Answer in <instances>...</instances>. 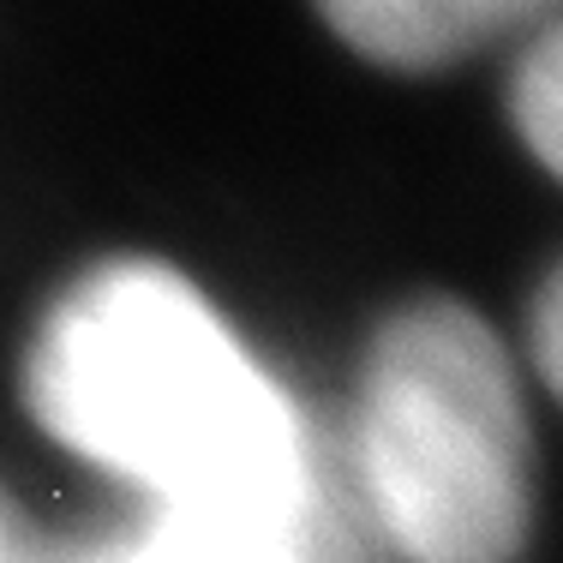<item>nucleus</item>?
I'll return each mask as SVG.
<instances>
[{
  "mask_svg": "<svg viewBox=\"0 0 563 563\" xmlns=\"http://www.w3.org/2000/svg\"><path fill=\"white\" fill-rule=\"evenodd\" d=\"M31 408L73 455L139 486L156 516L306 528L312 450L276 378L163 264H109L48 312Z\"/></svg>",
  "mask_w": 563,
  "mask_h": 563,
  "instance_id": "f257e3e1",
  "label": "nucleus"
},
{
  "mask_svg": "<svg viewBox=\"0 0 563 563\" xmlns=\"http://www.w3.org/2000/svg\"><path fill=\"white\" fill-rule=\"evenodd\" d=\"M372 521L408 563H509L528 540V413L504 342L426 300L372 342L354 408Z\"/></svg>",
  "mask_w": 563,
  "mask_h": 563,
  "instance_id": "f03ea898",
  "label": "nucleus"
},
{
  "mask_svg": "<svg viewBox=\"0 0 563 563\" xmlns=\"http://www.w3.org/2000/svg\"><path fill=\"white\" fill-rule=\"evenodd\" d=\"M545 0H324L330 24L372 60L438 66L521 24Z\"/></svg>",
  "mask_w": 563,
  "mask_h": 563,
  "instance_id": "7ed1b4c3",
  "label": "nucleus"
},
{
  "mask_svg": "<svg viewBox=\"0 0 563 563\" xmlns=\"http://www.w3.org/2000/svg\"><path fill=\"white\" fill-rule=\"evenodd\" d=\"M126 563H312V540L276 521L156 516L151 533L126 540Z\"/></svg>",
  "mask_w": 563,
  "mask_h": 563,
  "instance_id": "20e7f679",
  "label": "nucleus"
},
{
  "mask_svg": "<svg viewBox=\"0 0 563 563\" xmlns=\"http://www.w3.org/2000/svg\"><path fill=\"white\" fill-rule=\"evenodd\" d=\"M516 126L528 151L552 174H563V24L533 43V55L516 73Z\"/></svg>",
  "mask_w": 563,
  "mask_h": 563,
  "instance_id": "39448f33",
  "label": "nucleus"
},
{
  "mask_svg": "<svg viewBox=\"0 0 563 563\" xmlns=\"http://www.w3.org/2000/svg\"><path fill=\"white\" fill-rule=\"evenodd\" d=\"M533 360H540L545 384L563 401V271L540 288V306H533Z\"/></svg>",
  "mask_w": 563,
  "mask_h": 563,
  "instance_id": "423d86ee",
  "label": "nucleus"
},
{
  "mask_svg": "<svg viewBox=\"0 0 563 563\" xmlns=\"http://www.w3.org/2000/svg\"><path fill=\"white\" fill-rule=\"evenodd\" d=\"M60 563H126V540H114V545H85V552H73V558H60Z\"/></svg>",
  "mask_w": 563,
  "mask_h": 563,
  "instance_id": "0eeeda50",
  "label": "nucleus"
},
{
  "mask_svg": "<svg viewBox=\"0 0 563 563\" xmlns=\"http://www.w3.org/2000/svg\"><path fill=\"white\" fill-rule=\"evenodd\" d=\"M0 563H12V545H7V533H0Z\"/></svg>",
  "mask_w": 563,
  "mask_h": 563,
  "instance_id": "6e6552de",
  "label": "nucleus"
}]
</instances>
